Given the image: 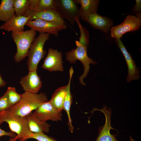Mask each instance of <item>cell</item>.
Masks as SVG:
<instances>
[{"mask_svg": "<svg viewBox=\"0 0 141 141\" xmlns=\"http://www.w3.org/2000/svg\"><path fill=\"white\" fill-rule=\"evenodd\" d=\"M115 41L124 55L127 63L128 74L127 81L129 83L132 80L138 79L140 77V71L137 67L134 60L126 50L120 38L116 39Z\"/></svg>", "mask_w": 141, "mask_h": 141, "instance_id": "cell-12", "label": "cell"}, {"mask_svg": "<svg viewBox=\"0 0 141 141\" xmlns=\"http://www.w3.org/2000/svg\"><path fill=\"white\" fill-rule=\"evenodd\" d=\"M67 85L58 88L54 92L49 101L52 105L58 110L62 111L65 100Z\"/></svg>", "mask_w": 141, "mask_h": 141, "instance_id": "cell-21", "label": "cell"}, {"mask_svg": "<svg viewBox=\"0 0 141 141\" xmlns=\"http://www.w3.org/2000/svg\"><path fill=\"white\" fill-rule=\"evenodd\" d=\"M5 122L8 125L10 131L16 134L12 138L16 141L29 139L33 133L29 129L26 116L22 117L9 109L0 111V125Z\"/></svg>", "mask_w": 141, "mask_h": 141, "instance_id": "cell-2", "label": "cell"}, {"mask_svg": "<svg viewBox=\"0 0 141 141\" xmlns=\"http://www.w3.org/2000/svg\"><path fill=\"white\" fill-rule=\"evenodd\" d=\"M30 131L33 133L43 132L48 133L51 125L46 122L41 121L31 112L26 116Z\"/></svg>", "mask_w": 141, "mask_h": 141, "instance_id": "cell-18", "label": "cell"}, {"mask_svg": "<svg viewBox=\"0 0 141 141\" xmlns=\"http://www.w3.org/2000/svg\"><path fill=\"white\" fill-rule=\"evenodd\" d=\"M55 3L56 0H39L34 13L55 9Z\"/></svg>", "mask_w": 141, "mask_h": 141, "instance_id": "cell-24", "label": "cell"}, {"mask_svg": "<svg viewBox=\"0 0 141 141\" xmlns=\"http://www.w3.org/2000/svg\"><path fill=\"white\" fill-rule=\"evenodd\" d=\"M69 81L67 85V88L65 100L64 102L63 110H64L67 113L68 118V125L69 130L73 133L74 128L72 124V121L70 114V109L72 102V97L70 91V84L71 80L73 73V72H69Z\"/></svg>", "mask_w": 141, "mask_h": 141, "instance_id": "cell-19", "label": "cell"}, {"mask_svg": "<svg viewBox=\"0 0 141 141\" xmlns=\"http://www.w3.org/2000/svg\"><path fill=\"white\" fill-rule=\"evenodd\" d=\"M141 26V21L137 16L128 15L120 25L111 28V37L116 39L120 38L125 33L136 31Z\"/></svg>", "mask_w": 141, "mask_h": 141, "instance_id": "cell-8", "label": "cell"}, {"mask_svg": "<svg viewBox=\"0 0 141 141\" xmlns=\"http://www.w3.org/2000/svg\"><path fill=\"white\" fill-rule=\"evenodd\" d=\"M14 0H2L0 4V21L7 22L15 15Z\"/></svg>", "mask_w": 141, "mask_h": 141, "instance_id": "cell-20", "label": "cell"}, {"mask_svg": "<svg viewBox=\"0 0 141 141\" xmlns=\"http://www.w3.org/2000/svg\"><path fill=\"white\" fill-rule=\"evenodd\" d=\"M130 141H135L134 140L132 139V136H131L130 138Z\"/></svg>", "mask_w": 141, "mask_h": 141, "instance_id": "cell-32", "label": "cell"}, {"mask_svg": "<svg viewBox=\"0 0 141 141\" xmlns=\"http://www.w3.org/2000/svg\"><path fill=\"white\" fill-rule=\"evenodd\" d=\"M50 35L47 33H40L32 42L27 55L28 68L29 71H37L39 63L45 55L44 46L49 39Z\"/></svg>", "mask_w": 141, "mask_h": 141, "instance_id": "cell-5", "label": "cell"}, {"mask_svg": "<svg viewBox=\"0 0 141 141\" xmlns=\"http://www.w3.org/2000/svg\"><path fill=\"white\" fill-rule=\"evenodd\" d=\"M136 4L135 5L134 10L136 13L137 17L141 21V1L136 0Z\"/></svg>", "mask_w": 141, "mask_h": 141, "instance_id": "cell-28", "label": "cell"}, {"mask_svg": "<svg viewBox=\"0 0 141 141\" xmlns=\"http://www.w3.org/2000/svg\"><path fill=\"white\" fill-rule=\"evenodd\" d=\"M8 141H17L16 140H14L12 138H10ZM18 141H26V140H19Z\"/></svg>", "mask_w": 141, "mask_h": 141, "instance_id": "cell-31", "label": "cell"}, {"mask_svg": "<svg viewBox=\"0 0 141 141\" xmlns=\"http://www.w3.org/2000/svg\"><path fill=\"white\" fill-rule=\"evenodd\" d=\"M62 63V54L61 52L57 50L50 48L42 67L50 72L62 71L63 70Z\"/></svg>", "mask_w": 141, "mask_h": 141, "instance_id": "cell-11", "label": "cell"}, {"mask_svg": "<svg viewBox=\"0 0 141 141\" xmlns=\"http://www.w3.org/2000/svg\"><path fill=\"white\" fill-rule=\"evenodd\" d=\"M37 19L46 21L58 22L68 25L55 9L35 12L30 16L29 20Z\"/></svg>", "mask_w": 141, "mask_h": 141, "instance_id": "cell-17", "label": "cell"}, {"mask_svg": "<svg viewBox=\"0 0 141 141\" xmlns=\"http://www.w3.org/2000/svg\"><path fill=\"white\" fill-rule=\"evenodd\" d=\"M11 107L6 92L0 98V111L9 109Z\"/></svg>", "mask_w": 141, "mask_h": 141, "instance_id": "cell-26", "label": "cell"}, {"mask_svg": "<svg viewBox=\"0 0 141 141\" xmlns=\"http://www.w3.org/2000/svg\"><path fill=\"white\" fill-rule=\"evenodd\" d=\"M48 101L44 93L38 94L25 91L22 94L21 98L19 102L9 109L15 114L25 117L37 109L43 103Z\"/></svg>", "mask_w": 141, "mask_h": 141, "instance_id": "cell-3", "label": "cell"}, {"mask_svg": "<svg viewBox=\"0 0 141 141\" xmlns=\"http://www.w3.org/2000/svg\"><path fill=\"white\" fill-rule=\"evenodd\" d=\"M30 139H33L38 141H58L54 138L48 136L43 132L33 133Z\"/></svg>", "mask_w": 141, "mask_h": 141, "instance_id": "cell-25", "label": "cell"}, {"mask_svg": "<svg viewBox=\"0 0 141 141\" xmlns=\"http://www.w3.org/2000/svg\"><path fill=\"white\" fill-rule=\"evenodd\" d=\"M6 83L0 74V87H3L5 86Z\"/></svg>", "mask_w": 141, "mask_h": 141, "instance_id": "cell-30", "label": "cell"}, {"mask_svg": "<svg viewBox=\"0 0 141 141\" xmlns=\"http://www.w3.org/2000/svg\"><path fill=\"white\" fill-rule=\"evenodd\" d=\"M80 33L79 40H75L76 48L73 49L66 54L67 60L71 63H74L77 60L80 61L83 65L84 73L79 78V81L82 85L85 84L84 79L87 75L90 69L91 64H96L97 62L89 57L87 54V48L89 44V32L82 25L79 19H75Z\"/></svg>", "mask_w": 141, "mask_h": 141, "instance_id": "cell-1", "label": "cell"}, {"mask_svg": "<svg viewBox=\"0 0 141 141\" xmlns=\"http://www.w3.org/2000/svg\"><path fill=\"white\" fill-rule=\"evenodd\" d=\"M31 29L39 32L47 33L57 37L61 31L66 30V24L58 22L48 21L37 19L28 21L26 24Z\"/></svg>", "mask_w": 141, "mask_h": 141, "instance_id": "cell-7", "label": "cell"}, {"mask_svg": "<svg viewBox=\"0 0 141 141\" xmlns=\"http://www.w3.org/2000/svg\"><path fill=\"white\" fill-rule=\"evenodd\" d=\"M13 6L16 16H24L29 7V0H14Z\"/></svg>", "mask_w": 141, "mask_h": 141, "instance_id": "cell-22", "label": "cell"}, {"mask_svg": "<svg viewBox=\"0 0 141 141\" xmlns=\"http://www.w3.org/2000/svg\"><path fill=\"white\" fill-rule=\"evenodd\" d=\"M102 112L105 118V122L103 126L99 128L98 136L96 141H119L116 138L115 134H112L110 132L111 130L115 129L111 126V110L106 106H103L101 109H97Z\"/></svg>", "mask_w": 141, "mask_h": 141, "instance_id": "cell-10", "label": "cell"}, {"mask_svg": "<svg viewBox=\"0 0 141 141\" xmlns=\"http://www.w3.org/2000/svg\"><path fill=\"white\" fill-rule=\"evenodd\" d=\"M6 92L11 107L17 103L21 98L22 94L17 93L14 87H8Z\"/></svg>", "mask_w": 141, "mask_h": 141, "instance_id": "cell-23", "label": "cell"}, {"mask_svg": "<svg viewBox=\"0 0 141 141\" xmlns=\"http://www.w3.org/2000/svg\"><path fill=\"white\" fill-rule=\"evenodd\" d=\"M36 34V31L31 29L12 32V37L17 47V52L14 58L16 62H20L27 56Z\"/></svg>", "mask_w": 141, "mask_h": 141, "instance_id": "cell-4", "label": "cell"}, {"mask_svg": "<svg viewBox=\"0 0 141 141\" xmlns=\"http://www.w3.org/2000/svg\"><path fill=\"white\" fill-rule=\"evenodd\" d=\"M30 16H17L14 15L8 22L0 26V29L8 32L22 31L24 30L25 25L29 20Z\"/></svg>", "mask_w": 141, "mask_h": 141, "instance_id": "cell-15", "label": "cell"}, {"mask_svg": "<svg viewBox=\"0 0 141 141\" xmlns=\"http://www.w3.org/2000/svg\"><path fill=\"white\" fill-rule=\"evenodd\" d=\"M55 9L72 25L76 23L75 18H80L79 8L75 0H56Z\"/></svg>", "mask_w": 141, "mask_h": 141, "instance_id": "cell-6", "label": "cell"}, {"mask_svg": "<svg viewBox=\"0 0 141 141\" xmlns=\"http://www.w3.org/2000/svg\"><path fill=\"white\" fill-rule=\"evenodd\" d=\"M85 21L93 28L101 30L105 33L110 30L113 25V22L110 19L99 15L97 13L90 14Z\"/></svg>", "mask_w": 141, "mask_h": 141, "instance_id": "cell-14", "label": "cell"}, {"mask_svg": "<svg viewBox=\"0 0 141 141\" xmlns=\"http://www.w3.org/2000/svg\"><path fill=\"white\" fill-rule=\"evenodd\" d=\"M77 4H79V15L82 20L85 21L90 14L96 13L99 3L98 0H75Z\"/></svg>", "mask_w": 141, "mask_h": 141, "instance_id": "cell-16", "label": "cell"}, {"mask_svg": "<svg viewBox=\"0 0 141 141\" xmlns=\"http://www.w3.org/2000/svg\"><path fill=\"white\" fill-rule=\"evenodd\" d=\"M4 136H8L11 138H14L16 137V134L11 131L7 132L0 127V137Z\"/></svg>", "mask_w": 141, "mask_h": 141, "instance_id": "cell-29", "label": "cell"}, {"mask_svg": "<svg viewBox=\"0 0 141 141\" xmlns=\"http://www.w3.org/2000/svg\"><path fill=\"white\" fill-rule=\"evenodd\" d=\"M29 6L28 9L24 15L25 17L30 16L34 13L39 0H29Z\"/></svg>", "mask_w": 141, "mask_h": 141, "instance_id": "cell-27", "label": "cell"}, {"mask_svg": "<svg viewBox=\"0 0 141 141\" xmlns=\"http://www.w3.org/2000/svg\"><path fill=\"white\" fill-rule=\"evenodd\" d=\"M33 113L38 119L44 122L49 120L57 121L62 119V111L56 109L50 101L43 103Z\"/></svg>", "mask_w": 141, "mask_h": 141, "instance_id": "cell-9", "label": "cell"}, {"mask_svg": "<svg viewBox=\"0 0 141 141\" xmlns=\"http://www.w3.org/2000/svg\"><path fill=\"white\" fill-rule=\"evenodd\" d=\"M20 83L25 91L36 93H37L42 85L37 71H29L27 75L22 77Z\"/></svg>", "mask_w": 141, "mask_h": 141, "instance_id": "cell-13", "label": "cell"}]
</instances>
